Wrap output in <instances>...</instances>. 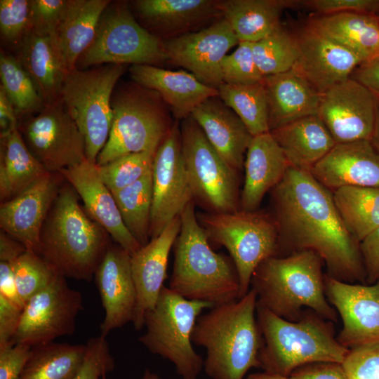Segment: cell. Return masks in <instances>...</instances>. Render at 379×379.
<instances>
[{"mask_svg":"<svg viewBox=\"0 0 379 379\" xmlns=\"http://www.w3.org/2000/svg\"><path fill=\"white\" fill-rule=\"evenodd\" d=\"M271 191L279 252L283 247L312 251L325 262L328 276L366 281L359 242L345 227L328 189L310 172L291 166Z\"/></svg>","mask_w":379,"mask_h":379,"instance_id":"1","label":"cell"},{"mask_svg":"<svg viewBox=\"0 0 379 379\" xmlns=\"http://www.w3.org/2000/svg\"><path fill=\"white\" fill-rule=\"evenodd\" d=\"M256 307L257 295L251 288L242 298L198 317L192 341L206 349L204 368L211 378L244 379L251 368H260L263 340Z\"/></svg>","mask_w":379,"mask_h":379,"instance_id":"2","label":"cell"},{"mask_svg":"<svg viewBox=\"0 0 379 379\" xmlns=\"http://www.w3.org/2000/svg\"><path fill=\"white\" fill-rule=\"evenodd\" d=\"M110 237L64 181L42 227L39 255L61 276L89 281L112 244Z\"/></svg>","mask_w":379,"mask_h":379,"instance_id":"3","label":"cell"},{"mask_svg":"<svg viewBox=\"0 0 379 379\" xmlns=\"http://www.w3.org/2000/svg\"><path fill=\"white\" fill-rule=\"evenodd\" d=\"M322 263V259L310 250L265 259L251 280L257 306L290 321L300 319L304 307L326 320L337 321V312L325 297Z\"/></svg>","mask_w":379,"mask_h":379,"instance_id":"4","label":"cell"},{"mask_svg":"<svg viewBox=\"0 0 379 379\" xmlns=\"http://www.w3.org/2000/svg\"><path fill=\"white\" fill-rule=\"evenodd\" d=\"M180 220L168 288L187 300L214 306L239 299V279L234 262L213 251L195 215L193 201L185 208Z\"/></svg>","mask_w":379,"mask_h":379,"instance_id":"5","label":"cell"},{"mask_svg":"<svg viewBox=\"0 0 379 379\" xmlns=\"http://www.w3.org/2000/svg\"><path fill=\"white\" fill-rule=\"evenodd\" d=\"M256 318L263 340L259 362L264 372L289 377L307 364H342L349 352L335 338L331 321L312 310L290 321L257 306Z\"/></svg>","mask_w":379,"mask_h":379,"instance_id":"6","label":"cell"},{"mask_svg":"<svg viewBox=\"0 0 379 379\" xmlns=\"http://www.w3.org/2000/svg\"><path fill=\"white\" fill-rule=\"evenodd\" d=\"M163 102L158 93L135 82L114 91L112 128L96 166L132 153L156 152L173 124Z\"/></svg>","mask_w":379,"mask_h":379,"instance_id":"7","label":"cell"},{"mask_svg":"<svg viewBox=\"0 0 379 379\" xmlns=\"http://www.w3.org/2000/svg\"><path fill=\"white\" fill-rule=\"evenodd\" d=\"M213 307L164 286L155 306L145 314L146 331L139 341L152 354L173 363L182 379H197L204 360L194 350L192 335L203 310Z\"/></svg>","mask_w":379,"mask_h":379,"instance_id":"8","label":"cell"},{"mask_svg":"<svg viewBox=\"0 0 379 379\" xmlns=\"http://www.w3.org/2000/svg\"><path fill=\"white\" fill-rule=\"evenodd\" d=\"M197 219L208 240L230 253L239 279V298L250 290L253 274L265 259L278 256L279 232L273 217L267 213L238 210L231 213H206Z\"/></svg>","mask_w":379,"mask_h":379,"instance_id":"9","label":"cell"},{"mask_svg":"<svg viewBox=\"0 0 379 379\" xmlns=\"http://www.w3.org/2000/svg\"><path fill=\"white\" fill-rule=\"evenodd\" d=\"M124 65L107 64L89 70L67 72L60 100L81 133L88 161L95 164L112 128L111 100Z\"/></svg>","mask_w":379,"mask_h":379,"instance_id":"10","label":"cell"},{"mask_svg":"<svg viewBox=\"0 0 379 379\" xmlns=\"http://www.w3.org/2000/svg\"><path fill=\"white\" fill-rule=\"evenodd\" d=\"M164 61L162 40L140 25L126 4L119 3L104 11L95 36L76 68L102 64L157 66Z\"/></svg>","mask_w":379,"mask_h":379,"instance_id":"11","label":"cell"},{"mask_svg":"<svg viewBox=\"0 0 379 379\" xmlns=\"http://www.w3.org/2000/svg\"><path fill=\"white\" fill-rule=\"evenodd\" d=\"M180 133L193 198L211 213L239 210L237 171L223 160L191 116L182 120Z\"/></svg>","mask_w":379,"mask_h":379,"instance_id":"12","label":"cell"},{"mask_svg":"<svg viewBox=\"0 0 379 379\" xmlns=\"http://www.w3.org/2000/svg\"><path fill=\"white\" fill-rule=\"evenodd\" d=\"M36 115H26L18 131L30 152L49 173L87 159L84 138L60 99Z\"/></svg>","mask_w":379,"mask_h":379,"instance_id":"13","label":"cell"},{"mask_svg":"<svg viewBox=\"0 0 379 379\" xmlns=\"http://www.w3.org/2000/svg\"><path fill=\"white\" fill-rule=\"evenodd\" d=\"M83 308L81 292L70 288L66 278L58 274L25 302L13 343L34 347L72 335Z\"/></svg>","mask_w":379,"mask_h":379,"instance_id":"14","label":"cell"},{"mask_svg":"<svg viewBox=\"0 0 379 379\" xmlns=\"http://www.w3.org/2000/svg\"><path fill=\"white\" fill-rule=\"evenodd\" d=\"M152 173L150 240L180 216L194 199L182 158L180 127L177 120L156 152Z\"/></svg>","mask_w":379,"mask_h":379,"instance_id":"15","label":"cell"},{"mask_svg":"<svg viewBox=\"0 0 379 379\" xmlns=\"http://www.w3.org/2000/svg\"><path fill=\"white\" fill-rule=\"evenodd\" d=\"M239 43L223 18L199 31L162 40L166 61L184 67L201 82L215 88L224 84L223 58Z\"/></svg>","mask_w":379,"mask_h":379,"instance_id":"16","label":"cell"},{"mask_svg":"<svg viewBox=\"0 0 379 379\" xmlns=\"http://www.w3.org/2000/svg\"><path fill=\"white\" fill-rule=\"evenodd\" d=\"M379 99L350 77L321 93L317 115L336 144L370 140Z\"/></svg>","mask_w":379,"mask_h":379,"instance_id":"17","label":"cell"},{"mask_svg":"<svg viewBox=\"0 0 379 379\" xmlns=\"http://www.w3.org/2000/svg\"><path fill=\"white\" fill-rule=\"evenodd\" d=\"M293 34L298 58L292 69L320 93L350 78L363 62L352 51L307 22Z\"/></svg>","mask_w":379,"mask_h":379,"instance_id":"18","label":"cell"},{"mask_svg":"<svg viewBox=\"0 0 379 379\" xmlns=\"http://www.w3.org/2000/svg\"><path fill=\"white\" fill-rule=\"evenodd\" d=\"M324 285L326 296L343 321L337 340L348 350L379 343V280L352 284L326 274Z\"/></svg>","mask_w":379,"mask_h":379,"instance_id":"19","label":"cell"},{"mask_svg":"<svg viewBox=\"0 0 379 379\" xmlns=\"http://www.w3.org/2000/svg\"><path fill=\"white\" fill-rule=\"evenodd\" d=\"M65 179L48 172L13 199L0 204V227L27 250L39 254L40 234Z\"/></svg>","mask_w":379,"mask_h":379,"instance_id":"20","label":"cell"},{"mask_svg":"<svg viewBox=\"0 0 379 379\" xmlns=\"http://www.w3.org/2000/svg\"><path fill=\"white\" fill-rule=\"evenodd\" d=\"M180 215L174 218L157 237L131 255V270L136 292L132 323L137 331L145 326L146 313L154 308L166 278L170 251L179 234Z\"/></svg>","mask_w":379,"mask_h":379,"instance_id":"21","label":"cell"},{"mask_svg":"<svg viewBox=\"0 0 379 379\" xmlns=\"http://www.w3.org/2000/svg\"><path fill=\"white\" fill-rule=\"evenodd\" d=\"M131 255L118 244H111L95 273L105 317L101 335L132 322L136 292L131 270Z\"/></svg>","mask_w":379,"mask_h":379,"instance_id":"22","label":"cell"},{"mask_svg":"<svg viewBox=\"0 0 379 379\" xmlns=\"http://www.w3.org/2000/svg\"><path fill=\"white\" fill-rule=\"evenodd\" d=\"M60 173L81 199L88 216L101 225L117 244L131 255L142 246L125 226L114 198L100 178L95 164L86 159Z\"/></svg>","mask_w":379,"mask_h":379,"instance_id":"23","label":"cell"},{"mask_svg":"<svg viewBox=\"0 0 379 379\" xmlns=\"http://www.w3.org/2000/svg\"><path fill=\"white\" fill-rule=\"evenodd\" d=\"M324 187H379V153L369 140L335 144L310 172Z\"/></svg>","mask_w":379,"mask_h":379,"instance_id":"24","label":"cell"},{"mask_svg":"<svg viewBox=\"0 0 379 379\" xmlns=\"http://www.w3.org/2000/svg\"><path fill=\"white\" fill-rule=\"evenodd\" d=\"M133 81L158 93L177 119H184L206 99L218 96V88L208 86L186 71H172L158 66L134 65L130 67Z\"/></svg>","mask_w":379,"mask_h":379,"instance_id":"25","label":"cell"},{"mask_svg":"<svg viewBox=\"0 0 379 379\" xmlns=\"http://www.w3.org/2000/svg\"><path fill=\"white\" fill-rule=\"evenodd\" d=\"M190 116L223 160L241 171L253 136L236 113L218 95L199 104Z\"/></svg>","mask_w":379,"mask_h":379,"instance_id":"26","label":"cell"},{"mask_svg":"<svg viewBox=\"0 0 379 379\" xmlns=\"http://www.w3.org/2000/svg\"><path fill=\"white\" fill-rule=\"evenodd\" d=\"M134 5L139 17L163 40L222 18L218 0H138Z\"/></svg>","mask_w":379,"mask_h":379,"instance_id":"27","label":"cell"},{"mask_svg":"<svg viewBox=\"0 0 379 379\" xmlns=\"http://www.w3.org/2000/svg\"><path fill=\"white\" fill-rule=\"evenodd\" d=\"M245 180L240 209L256 211L264 196L284 177L291 166L270 132L253 136L244 160Z\"/></svg>","mask_w":379,"mask_h":379,"instance_id":"28","label":"cell"},{"mask_svg":"<svg viewBox=\"0 0 379 379\" xmlns=\"http://www.w3.org/2000/svg\"><path fill=\"white\" fill-rule=\"evenodd\" d=\"M270 131L318 114L321 93L293 69L264 77Z\"/></svg>","mask_w":379,"mask_h":379,"instance_id":"29","label":"cell"},{"mask_svg":"<svg viewBox=\"0 0 379 379\" xmlns=\"http://www.w3.org/2000/svg\"><path fill=\"white\" fill-rule=\"evenodd\" d=\"M21 65L32 78L46 105L60 98L67 72L57 38L28 31L20 44Z\"/></svg>","mask_w":379,"mask_h":379,"instance_id":"30","label":"cell"},{"mask_svg":"<svg viewBox=\"0 0 379 379\" xmlns=\"http://www.w3.org/2000/svg\"><path fill=\"white\" fill-rule=\"evenodd\" d=\"M270 132L290 165L307 172L336 144L317 114L302 117Z\"/></svg>","mask_w":379,"mask_h":379,"instance_id":"31","label":"cell"},{"mask_svg":"<svg viewBox=\"0 0 379 379\" xmlns=\"http://www.w3.org/2000/svg\"><path fill=\"white\" fill-rule=\"evenodd\" d=\"M296 7V0L219 1L222 17L239 42L255 43L266 37L281 25L283 11Z\"/></svg>","mask_w":379,"mask_h":379,"instance_id":"32","label":"cell"},{"mask_svg":"<svg viewBox=\"0 0 379 379\" xmlns=\"http://www.w3.org/2000/svg\"><path fill=\"white\" fill-rule=\"evenodd\" d=\"M306 22L352 51L363 62L379 55V16L377 14L314 15L308 18Z\"/></svg>","mask_w":379,"mask_h":379,"instance_id":"33","label":"cell"},{"mask_svg":"<svg viewBox=\"0 0 379 379\" xmlns=\"http://www.w3.org/2000/svg\"><path fill=\"white\" fill-rule=\"evenodd\" d=\"M109 0H67L57 40L67 72L76 68L81 54L92 43Z\"/></svg>","mask_w":379,"mask_h":379,"instance_id":"34","label":"cell"},{"mask_svg":"<svg viewBox=\"0 0 379 379\" xmlns=\"http://www.w3.org/2000/svg\"><path fill=\"white\" fill-rule=\"evenodd\" d=\"M1 203L19 195L48 171L26 146L18 127L1 135Z\"/></svg>","mask_w":379,"mask_h":379,"instance_id":"35","label":"cell"},{"mask_svg":"<svg viewBox=\"0 0 379 379\" xmlns=\"http://www.w3.org/2000/svg\"><path fill=\"white\" fill-rule=\"evenodd\" d=\"M332 194L345 227L358 242L379 227V187L345 186Z\"/></svg>","mask_w":379,"mask_h":379,"instance_id":"36","label":"cell"},{"mask_svg":"<svg viewBox=\"0 0 379 379\" xmlns=\"http://www.w3.org/2000/svg\"><path fill=\"white\" fill-rule=\"evenodd\" d=\"M86 350V345L54 342L32 347L18 379H74Z\"/></svg>","mask_w":379,"mask_h":379,"instance_id":"37","label":"cell"},{"mask_svg":"<svg viewBox=\"0 0 379 379\" xmlns=\"http://www.w3.org/2000/svg\"><path fill=\"white\" fill-rule=\"evenodd\" d=\"M125 226L142 246L150 241L152 170L133 184L112 193Z\"/></svg>","mask_w":379,"mask_h":379,"instance_id":"38","label":"cell"},{"mask_svg":"<svg viewBox=\"0 0 379 379\" xmlns=\"http://www.w3.org/2000/svg\"><path fill=\"white\" fill-rule=\"evenodd\" d=\"M218 90L220 98L240 118L253 137L270 132L267 100L262 81L223 84Z\"/></svg>","mask_w":379,"mask_h":379,"instance_id":"39","label":"cell"},{"mask_svg":"<svg viewBox=\"0 0 379 379\" xmlns=\"http://www.w3.org/2000/svg\"><path fill=\"white\" fill-rule=\"evenodd\" d=\"M1 88L13 104L17 114L41 112L46 106L29 74L19 60L1 52Z\"/></svg>","mask_w":379,"mask_h":379,"instance_id":"40","label":"cell"},{"mask_svg":"<svg viewBox=\"0 0 379 379\" xmlns=\"http://www.w3.org/2000/svg\"><path fill=\"white\" fill-rule=\"evenodd\" d=\"M256 65L263 77L291 69L298 58V48L293 32L281 24L262 39L252 43Z\"/></svg>","mask_w":379,"mask_h":379,"instance_id":"41","label":"cell"},{"mask_svg":"<svg viewBox=\"0 0 379 379\" xmlns=\"http://www.w3.org/2000/svg\"><path fill=\"white\" fill-rule=\"evenodd\" d=\"M11 264L17 290L24 304L59 274L41 255L29 250Z\"/></svg>","mask_w":379,"mask_h":379,"instance_id":"42","label":"cell"},{"mask_svg":"<svg viewBox=\"0 0 379 379\" xmlns=\"http://www.w3.org/2000/svg\"><path fill=\"white\" fill-rule=\"evenodd\" d=\"M156 152H142L119 157L97 166L100 178L114 192L137 182L152 169Z\"/></svg>","mask_w":379,"mask_h":379,"instance_id":"43","label":"cell"},{"mask_svg":"<svg viewBox=\"0 0 379 379\" xmlns=\"http://www.w3.org/2000/svg\"><path fill=\"white\" fill-rule=\"evenodd\" d=\"M224 84H249L262 81L252 50V43L239 42L236 50L225 56L222 62Z\"/></svg>","mask_w":379,"mask_h":379,"instance_id":"44","label":"cell"},{"mask_svg":"<svg viewBox=\"0 0 379 379\" xmlns=\"http://www.w3.org/2000/svg\"><path fill=\"white\" fill-rule=\"evenodd\" d=\"M29 0L0 1V32L9 43H21L29 30Z\"/></svg>","mask_w":379,"mask_h":379,"instance_id":"45","label":"cell"},{"mask_svg":"<svg viewBox=\"0 0 379 379\" xmlns=\"http://www.w3.org/2000/svg\"><path fill=\"white\" fill-rule=\"evenodd\" d=\"M67 0H29V30L57 38Z\"/></svg>","mask_w":379,"mask_h":379,"instance_id":"46","label":"cell"},{"mask_svg":"<svg viewBox=\"0 0 379 379\" xmlns=\"http://www.w3.org/2000/svg\"><path fill=\"white\" fill-rule=\"evenodd\" d=\"M86 346L84 359L74 379H102L114 369V359L105 337L91 338Z\"/></svg>","mask_w":379,"mask_h":379,"instance_id":"47","label":"cell"},{"mask_svg":"<svg viewBox=\"0 0 379 379\" xmlns=\"http://www.w3.org/2000/svg\"><path fill=\"white\" fill-rule=\"evenodd\" d=\"M341 365L349 379H379V343L349 350Z\"/></svg>","mask_w":379,"mask_h":379,"instance_id":"48","label":"cell"},{"mask_svg":"<svg viewBox=\"0 0 379 379\" xmlns=\"http://www.w3.org/2000/svg\"><path fill=\"white\" fill-rule=\"evenodd\" d=\"M298 7L305 8L317 15L342 13H365L377 14L379 0H301Z\"/></svg>","mask_w":379,"mask_h":379,"instance_id":"49","label":"cell"},{"mask_svg":"<svg viewBox=\"0 0 379 379\" xmlns=\"http://www.w3.org/2000/svg\"><path fill=\"white\" fill-rule=\"evenodd\" d=\"M32 348L23 344L0 347V379H18L30 357Z\"/></svg>","mask_w":379,"mask_h":379,"instance_id":"50","label":"cell"},{"mask_svg":"<svg viewBox=\"0 0 379 379\" xmlns=\"http://www.w3.org/2000/svg\"><path fill=\"white\" fill-rule=\"evenodd\" d=\"M23 307L0 294V347L14 344Z\"/></svg>","mask_w":379,"mask_h":379,"instance_id":"51","label":"cell"},{"mask_svg":"<svg viewBox=\"0 0 379 379\" xmlns=\"http://www.w3.org/2000/svg\"><path fill=\"white\" fill-rule=\"evenodd\" d=\"M366 272V281L373 284L379 280V227L359 242Z\"/></svg>","mask_w":379,"mask_h":379,"instance_id":"52","label":"cell"},{"mask_svg":"<svg viewBox=\"0 0 379 379\" xmlns=\"http://www.w3.org/2000/svg\"><path fill=\"white\" fill-rule=\"evenodd\" d=\"M290 379H349L341 364L321 362L302 366L291 373Z\"/></svg>","mask_w":379,"mask_h":379,"instance_id":"53","label":"cell"},{"mask_svg":"<svg viewBox=\"0 0 379 379\" xmlns=\"http://www.w3.org/2000/svg\"><path fill=\"white\" fill-rule=\"evenodd\" d=\"M350 77L366 86L379 99V55L361 63Z\"/></svg>","mask_w":379,"mask_h":379,"instance_id":"54","label":"cell"},{"mask_svg":"<svg viewBox=\"0 0 379 379\" xmlns=\"http://www.w3.org/2000/svg\"><path fill=\"white\" fill-rule=\"evenodd\" d=\"M0 294L11 301L24 307L19 296L11 262L0 261Z\"/></svg>","mask_w":379,"mask_h":379,"instance_id":"55","label":"cell"},{"mask_svg":"<svg viewBox=\"0 0 379 379\" xmlns=\"http://www.w3.org/2000/svg\"><path fill=\"white\" fill-rule=\"evenodd\" d=\"M18 114L14 106L0 87V128L1 135L18 127Z\"/></svg>","mask_w":379,"mask_h":379,"instance_id":"56","label":"cell"},{"mask_svg":"<svg viewBox=\"0 0 379 379\" xmlns=\"http://www.w3.org/2000/svg\"><path fill=\"white\" fill-rule=\"evenodd\" d=\"M27 248L18 241L1 230L0 232V261L13 262Z\"/></svg>","mask_w":379,"mask_h":379,"instance_id":"57","label":"cell"},{"mask_svg":"<svg viewBox=\"0 0 379 379\" xmlns=\"http://www.w3.org/2000/svg\"><path fill=\"white\" fill-rule=\"evenodd\" d=\"M370 142L375 148V149L379 153V100L378 105V109L375 118V126L372 135L370 138Z\"/></svg>","mask_w":379,"mask_h":379,"instance_id":"58","label":"cell"},{"mask_svg":"<svg viewBox=\"0 0 379 379\" xmlns=\"http://www.w3.org/2000/svg\"><path fill=\"white\" fill-rule=\"evenodd\" d=\"M244 379H290V378L263 371L250 374L246 376Z\"/></svg>","mask_w":379,"mask_h":379,"instance_id":"59","label":"cell"},{"mask_svg":"<svg viewBox=\"0 0 379 379\" xmlns=\"http://www.w3.org/2000/svg\"><path fill=\"white\" fill-rule=\"evenodd\" d=\"M141 379H161L157 373L151 371L149 369H146Z\"/></svg>","mask_w":379,"mask_h":379,"instance_id":"60","label":"cell"},{"mask_svg":"<svg viewBox=\"0 0 379 379\" xmlns=\"http://www.w3.org/2000/svg\"><path fill=\"white\" fill-rule=\"evenodd\" d=\"M102 379H107V375H104Z\"/></svg>","mask_w":379,"mask_h":379,"instance_id":"61","label":"cell"},{"mask_svg":"<svg viewBox=\"0 0 379 379\" xmlns=\"http://www.w3.org/2000/svg\"><path fill=\"white\" fill-rule=\"evenodd\" d=\"M377 15L379 16V12L377 13Z\"/></svg>","mask_w":379,"mask_h":379,"instance_id":"62","label":"cell"}]
</instances>
